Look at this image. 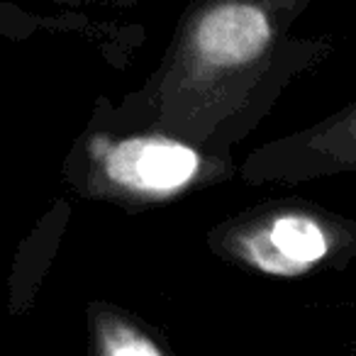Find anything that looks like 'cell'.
<instances>
[{
  "label": "cell",
  "mask_w": 356,
  "mask_h": 356,
  "mask_svg": "<svg viewBox=\"0 0 356 356\" xmlns=\"http://www.w3.org/2000/svg\"><path fill=\"white\" fill-rule=\"evenodd\" d=\"M37 30H66V32H81V35L90 37L95 44L103 47L108 56H113V49L132 51L137 47V40H127L129 27H103L98 22H88L83 17H61V20H51V17H40L32 13L20 10L13 3H3L0 0V35L8 40H27L35 35Z\"/></svg>",
  "instance_id": "8992f818"
},
{
  "label": "cell",
  "mask_w": 356,
  "mask_h": 356,
  "mask_svg": "<svg viewBox=\"0 0 356 356\" xmlns=\"http://www.w3.org/2000/svg\"><path fill=\"white\" fill-rule=\"evenodd\" d=\"M205 244L234 268L298 281L356 261V220L307 198H271L215 222Z\"/></svg>",
  "instance_id": "3957f363"
},
{
  "label": "cell",
  "mask_w": 356,
  "mask_h": 356,
  "mask_svg": "<svg viewBox=\"0 0 356 356\" xmlns=\"http://www.w3.org/2000/svg\"><path fill=\"white\" fill-rule=\"evenodd\" d=\"M51 3H56V6H64V8H79V6H83V0H51Z\"/></svg>",
  "instance_id": "ba28073f"
},
{
  "label": "cell",
  "mask_w": 356,
  "mask_h": 356,
  "mask_svg": "<svg viewBox=\"0 0 356 356\" xmlns=\"http://www.w3.org/2000/svg\"><path fill=\"white\" fill-rule=\"evenodd\" d=\"M88 349L95 356H171L173 346L161 330L110 300L86 307Z\"/></svg>",
  "instance_id": "5b68a950"
},
{
  "label": "cell",
  "mask_w": 356,
  "mask_h": 356,
  "mask_svg": "<svg viewBox=\"0 0 356 356\" xmlns=\"http://www.w3.org/2000/svg\"><path fill=\"white\" fill-rule=\"evenodd\" d=\"M312 3L191 0L156 69L120 100L100 95L90 113L232 154L283 90L337 49L330 35H291Z\"/></svg>",
  "instance_id": "6da1fadb"
},
{
  "label": "cell",
  "mask_w": 356,
  "mask_h": 356,
  "mask_svg": "<svg viewBox=\"0 0 356 356\" xmlns=\"http://www.w3.org/2000/svg\"><path fill=\"white\" fill-rule=\"evenodd\" d=\"M237 171L232 154L210 152L161 129L115 124L93 113L61 166L66 186L79 198L124 213L178 203L227 184Z\"/></svg>",
  "instance_id": "7a4b0ae2"
},
{
  "label": "cell",
  "mask_w": 356,
  "mask_h": 356,
  "mask_svg": "<svg viewBox=\"0 0 356 356\" xmlns=\"http://www.w3.org/2000/svg\"><path fill=\"white\" fill-rule=\"evenodd\" d=\"M66 222H69V205L66 203H56L51 208L49 215H44L40 222L42 229V239H40V252L32 254V259H17L15 261V273H13V312H20L25 307H30L35 291L40 286L42 276H44L47 266L51 264L56 247H59L61 232H64Z\"/></svg>",
  "instance_id": "52a82bcc"
},
{
  "label": "cell",
  "mask_w": 356,
  "mask_h": 356,
  "mask_svg": "<svg viewBox=\"0 0 356 356\" xmlns=\"http://www.w3.org/2000/svg\"><path fill=\"white\" fill-rule=\"evenodd\" d=\"M244 184H305L356 173V100L337 113L261 144L239 163Z\"/></svg>",
  "instance_id": "277c9868"
}]
</instances>
